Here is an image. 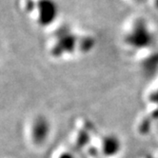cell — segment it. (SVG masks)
<instances>
[{
	"label": "cell",
	"mask_w": 158,
	"mask_h": 158,
	"mask_svg": "<svg viewBox=\"0 0 158 158\" xmlns=\"http://www.w3.org/2000/svg\"><path fill=\"white\" fill-rule=\"evenodd\" d=\"M20 5L30 20L41 28L52 25L58 17L59 7L56 0H22Z\"/></svg>",
	"instance_id": "cell-1"
},
{
	"label": "cell",
	"mask_w": 158,
	"mask_h": 158,
	"mask_svg": "<svg viewBox=\"0 0 158 158\" xmlns=\"http://www.w3.org/2000/svg\"><path fill=\"white\" fill-rule=\"evenodd\" d=\"M49 124L48 122L45 120L44 118H37L33 121L32 123V140L35 141L40 140L43 141L45 138L47 137V135L49 133Z\"/></svg>",
	"instance_id": "cell-2"
}]
</instances>
